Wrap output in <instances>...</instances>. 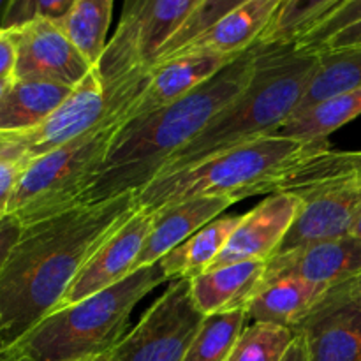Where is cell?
<instances>
[{
	"label": "cell",
	"mask_w": 361,
	"mask_h": 361,
	"mask_svg": "<svg viewBox=\"0 0 361 361\" xmlns=\"http://www.w3.org/2000/svg\"><path fill=\"white\" fill-rule=\"evenodd\" d=\"M76 0H9L0 28L21 27L37 20L62 21Z\"/></svg>",
	"instance_id": "30"
},
{
	"label": "cell",
	"mask_w": 361,
	"mask_h": 361,
	"mask_svg": "<svg viewBox=\"0 0 361 361\" xmlns=\"http://www.w3.org/2000/svg\"><path fill=\"white\" fill-rule=\"evenodd\" d=\"M203 319L190 281L176 279L113 353L118 361H185Z\"/></svg>",
	"instance_id": "8"
},
{
	"label": "cell",
	"mask_w": 361,
	"mask_h": 361,
	"mask_svg": "<svg viewBox=\"0 0 361 361\" xmlns=\"http://www.w3.org/2000/svg\"><path fill=\"white\" fill-rule=\"evenodd\" d=\"M284 4L286 0H247L242 6L219 18L214 25H210L207 30L201 32L171 56L182 53H207L236 59L259 42Z\"/></svg>",
	"instance_id": "17"
},
{
	"label": "cell",
	"mask_w": 361,
	"mask_h": 361,
	"mask_svg": "<svg viewBox=\"0 0 361 361\" xmlns=\"http://www.w3.org/2000/svg\"><path fill=\"white\" fill-rule=\"evenodd\" d=\"M7 4H9V0H0V25H2L4 14H6V9H7Z\"/></svg>",
	"instance_id": "41"
},
{
	"label": "cell",
	"mask_w": 361,
	"mask_h": 361,
	"mask_svg": "<svg viewBox=\"0 0 361 361\" xmlns=\"http://www.w3.org/2000/svg\"><path fill=\"white\" fill-rule=\"evenodd\" d=\"M257 46L173 104L122 123L104 168L81 204L99 203L147 187L171 155L194 140L214 116L235 101L252 80Z\"/></svg>",
	"instance_id": "2"
},
{
	"label": "cell",
	"mask_w": 361,
	"mask_h": 361,
	"mask_svg": "<svg viewBox=\"0 0 361 361\" xmlns=\"http://www.w3.org/2000/svg\"><path fill=\"white\" fill-rule=\"evenodd\" d=\"M73 88L48 81L13 80L0 101V134H23L39 127Z\"/></svg>",
	"instance_id": "21"
},
{
	"label": "cell",
	"mask_w": 361,
	"mask_h": 361,
	"mask_svg": "<svg viewBox=\"0 0 361 361\" xmlns=\"http://www.w3.org/2000/svg\"><path fill=\"white\" fill-rule=\"evenodd\" d=\"M317 55L319 62H317L316 74L296 111L361 87V46L321 51Z\"/></svg>",
	"instance_id": "24"
},
{
	"label": "cell",
	"mask_w": 361,
	"mask_h": 361,
	"mask_svg": "<svg viewBox=\"0 0 361 361\" xmlns=\"http://www.w3.org/2000/svg\"><path fill=\"white\" fill-rule=\"evenodd\" d=\"M87 361H118V358L115 356V353H106V355H101V356H95V358H90Z\"/></svg>",
	"instance_id": "40"
},
{
	"label": "cell",
	"mask_w": 361,
	"mask_h": 361,
	"mask_svg": "<svg viewBox=\"0 0 361 361\" xmlns=\"http://www.w3.org/2000/svg\"><path fill=\"white\" fill-rule=\"evenodd\" d=\"M166 281L159 263L137 268L113 288L53 310L9 351L21 361H87L115 351L137 303Z\"/></svg>",
	"instance_id": "5"
},
{
	"label": "cell",
	"mask_w": 361,
	"mask_h": 361,
	"mask_svg": "<svg viewBox=\"0 0 361 361\" xmlns=\"http://www.w3.org/2000/svg\"><path fill=\"white\" fill-rule=\"evenodd\" d=\"M351 235H353V236H356V238H360V240H361V219H360L358 222H356L355 228H353Z\"/></svg>",
	"instance_id": "42"
},
{
	"label": "cell",
	"mask_w": 361,
	"mask_h": 361,
	"mask_svg": "<svg viewBox=\"0 0 361 361\" xmlns=\"http://www.w3.org/2000/svg\"><path fill=\"white\" fill-rule=\"evenodd\" d=\"M303 200L295 192H275L240 219L214 267L238 261H268L279 252L302 212Z\"/></svg>",
	"instance_id": "14"
},
{
	"label": "cell",
	"mask_w": 361,
	"mask_h": 361,
	"mask_svg": "<svg viewBox=\"0 0 361 361\" xmlns=\"http://www.w3.org/2000/svg\"><path fill=\"white\" fill-rule=\"evenodd\" d=\"M281 361H309V353H307V344L305 338L302 337V334L296 331L295 341L291 342L289 349L286 351V355L282 356Z\"/></svg>",
	"instance_id": "36"
},
{
	"label": "cell",
	"mask_w": 361,
	"mask_h": 361,
	"mask_svg": "<svg viewBox=\"0 0 361 361\" xmlns=\"http://www.w3.org/2000/svg\"><path fill=\"white\" fill-rule=\"evenodd\" d=\"M0 361H20L9 349H2L0 348Z\"/></svg>",
	"instance_id": "39"
},
{
	"label": "cell",
	"mask_w": 361,
	"mask_h": 361,
	"mask_svg": "<svg viewBox=\"0 0 361 361\" xmlns=\"http://www.w3.org/2000/svg\"><path fill=\"white\" fill-rule=\"evenodd\" d=\"M256 46V66L245 90L171 155L157 176L182 171L247 141L274 136L298 109L319 55L296 44Z\"/></svg>",
	"instance_id": "3"
},
{
	"label": "cell",
	"mask_w": 361,
	"mask_h": 361,
	"mask_svg": "<svg viewBox=\"0 0 361 361\" xmlns=\"http://www.w3.org/2000/svg\"><path fill=\"white\" fill-rule=\"evenodd\" d=\"M358 21H361V0H344L334 11H330L323 20L317 21L295 44L298 48L314 53L328 39L334 37L335 34L342 32L344 28L358 23Z\"/></svg>",
	"instance_id": "31"
},
{
	"label": "cell",
	"mask_w": 361,
	"mask_h": 361,
	"mask_svg": "<svg viewBox=\"0 0 361 361\" xmlns=\"http://www.w3.org/2000/svg\"><path fill=\"white\" fill-rule=\"evenodd\" d=\"M249 323L247 309L204 316L185 361H226Z\"/></svg>",
	"instance_id": "26"
},
{
	"label": "cell",
	"mask_w": 361,
	"mask_h": 361,
	"mask_svg": "<svg viewBox=\"0 0 361 361\" xmlns=\"http://www.w3.org/2000/svg\"><path fill=\"white\" fill-rule=\"evenodd\" d=\"M360 281H361V274H360Z\"/></svg>",
	"instance_id": "43"
},
{
	"label": "cell",
	"mask_w": 361,
	"mask_h": 361,
	"mask_svg": "<svg viewBox=\"0 0 361 361\" xmlns=\"http://www.w3.org/2000/svg\"><path fill=\"white\" fill-rule=\"evenodd\" d=\"M243 2H247V0H203L201 6L192 13V16L185 21V25L176 32L175 37L162 48L161 55H159L155 63L169 59L173 53L178 51V49L183 48L187 42H190L194 37H197V35H200L201 32L207 30L210 25H214L219 18H222L224 14H228L229 11L242 6Z\"/></svg>",
	"instance_id": "29"
},
{
	"label": "cell",
	"mask_w": 361,
	"mask_h": 361,
	"mask_svg": "<svg viewBox=\"0 0 361 361\" xmlns=\"http://www.w3.org/2000/svg\"><path fill=\"white\" fill-rule=\"evenodd\" d=\"M122 122H111L30 161L21 173L7 214L23 228L69 212L104 168Z\"/></svg>",
	"instance_id": "7"
},
{
	"label": "cell",
	"mask_w": 361,
	"mask_h": 361,
	"mask_svg": "<svg viewBox=\"0 0 361 361\" xmlns=\"http://www.w3.org/2000/svg\"><path fill=\"white\" fill-rule=\"evenodd\" d=\"M233 60L207 53H182L157 63L152 67L145 87L126 109L123 118L129 122L173 104L207 83Z\"/></svg>",
	"instance_id": "16"
},
{
	"label": "cell",
	"mask_w": 361,
	"mask_h": 361,
	"mask_svg": "<svg viewBox=\"0 0 361 361\" xmlns=\"http://www.w3.org/2000/svg\"><path fill=\"white\" fill-rule=\"evenodd\" d=\"M13 80H14V78H6V80H0V101H2V97L6 95V92L9 90Z\"/></svg>",
	"instance_id": "38"
},
{
	"label": "cell",
	"mask_w": 361,
	"mask_h": 361,
	"mask_svg": "<svg viewBox=\"0 0 361 361\" xmlns=\"http://www.w3.org/2000/svg\"><path fill=\"white\" fill-rule=\"evenodd\" d=\"M233 203L226 197H190L154 212L150 233L137 257V268L150 267L187 238L224 215Z\"/></svg>",
	"instance_id": "18"
},
{
	"label": "cell",
	"mask_w": 361,
	"mask_h": 361,
	"mask_svg": "<svg viewBox=\"0 0 361 361\" xmlns=\"http://www.w3.org/2000/svg\"><path fill=\"white\" fill-rule=\"evenodd\" d=\"M291 328L268 323H252L243 330L226 361H281L295 341Z\"/></svg>",
	"instance_id": "28"
},
{
	"label": "cell",
	"mask_w": 361,
	"mask_h": 361,
	"mask_svg": "<svg viewBox=\"0 0 361 361\" xmlns=\"http://www.w3.org/2000/svg\"><path fill=\"white\" fill-rule=\"evenodd\" d=\"M344 0H286L257 44H295L314 25Z\"/></svg>",
	"instance_id": "27"
},
{
	"label": "cell",
	"mask_w": 361,
	"mask_h": 361,
	"mask_svg": "<svg viewBox=\"0 0 361 361\" xmlns=\"http://www.w3.org/2000/svg\"><path fill=\"white\" fill-rule=\"evenodd\" d=\"M295 331L305 338L309 361H361V281L334 286Z\"/></svg>",
	"instance_id": "10"
},
{
	"label": "cell",
	"mask_w": 361,
	"mask_h": 361,
	"mask_svg": "<svg viewBox=\"0 0 361 361\" xmlns=\"http://www.w3.org/2000/svg\"><path fill=\"white\" fill-rule=\"evenodd\" d=\"M361 274V240L348 235L342 238L305 243L267 261L264 282L295 277L317 284L334 286L348 282Z\"/></svg>",
	"instance_id": "15"
},
{
	"label": "cell",
	"mask_w": 361,
	"mask_h": 361,
	"mask_svg": "<svg viewBox=\"0 0 361 361\" xmlns=\"http://www.w3.org/2000/svg\"><path fill=\"white\" fill-rule=\"evenodd\" d=\"M111 13L113 0H76L69 14L59 21L67 37L94 67L108 44Z\"/></svg>",
	"instance_id": "25"
},
{
	"label": "cell",
	"mask_w": 361,
	"mask_h": 361,
	"mask_svg": "<svg viewBox=\"0 0 361 361\" xmlns=\"http://www.w3.org/2000/svg\"><path fill=\"white\" fill-rule=\"evenodd\" d=\"M360 46H361V21L351 25V27L344 28V30L338 32V34H335L334 37L328 39V41L324 42V44H321L314 53L331 51V49L360 48Z\"/></svg>",
	"instance_id": "34"
},
{
	"label": "cell",
	"mask_w": 361,
	"mask_h": 361,
	"mask_svg": "<svg viewBox=\"0 0 361 361\" xmlns=\"http://www.w3.org/2000/svg\"><path fill=\"white\" fill-rule=\"evenodd\" d=\"M136 210V192H127L23 228L0 271V348L59 309L88 257Z\"/></svg>",
	"instance_id": "1"
},
{
	"label": "cell",
	"mask_w": 361,
	"mask_h": 361,
	"mask_svg": "<svg viewBox=\"0 0 361 361\" xmlns=\"http://www.w3.org/2000/svg\"><path fill=\"white\" fill-rule=\"evenodd\" d=\"M203 0H123L118 27L95 66L113 118L123 113L145 87L162 48Z\"/></svg>",
	"instance_id": "6"
},
{
	"label": "cell",
	"mask_w": 361,
	"mask_h": 361,
	"mask_svg": "<svg viewBox=\"0 0 361 361\" xmlns=\"http://www.w3.org/2000/svg\"><path fill=\"white\" fill-rule=\"evenodd\" d=\"M330 148L328 140L267 136L247 141L196 166L154 178L136 192L137 208L155 212L201 196L236 203L259 194L286 192L293 180Z\"/></svg>",
	"instance_id": "4"
},
{
	"label": "cell",
	"mask_w": 361,
	"mask_h": 361,
	"mask_svg": "<svg viewBox=\"0 0 361 361\" xmlns=\"http://www.w3.org/2000/svg\"><path fill=\"white\" fill-rule=\"evenodd\" d=\"M361 115V87L317 102L310 108L293 113L291 118L274 136L296 140H328L331 133Z\"/></svg>",
	"instance_id": "23"
},
{
	"label": "cell",
	"mask_w": 361,
	"mask_h": 361,
	"mask_svg": "<svg viewBox=\"0 0 361 361\" xmlns=\"http://www.w3.org/2000/svg\"><path fill=\"white\" fill-rule=\"evenodd\" d=\"M14 62H16V51L9 30L0 28V80L13 78Z\"/></svg>",
	"instance_id": "35"
},
{
	"label": "cell",
	"mask_w": 361,
	"mask_h": 361,
	"mask_svg": "<svg viewBox=\"0 0 361 361\" xmlns=\"http://www.w3.org/2000/svg\"><path fill=\"white\" fill-rule=\"evenodd\" d=\"M18 360H20V358H18ZM20 361H21V360H20Z\"/></svg>",
	"instance_id": "44"
},
{
	"label": "cell",
	"mask_w": 361,
	"mask_h": 361,
	"mask_svg": "<svg viewBox=\"0 0 361 361\" xmlns=\"http://www.w3.org/2000/svg\"><path fill=\"white\" fill-rule=\"evenodd\" d=\"M267 274V261H238L208 268L190 279L194 303L203 316L249 309L261 291Z\"/></svg>",
	"instance_id": "19"
},
{
	"label": "cell",
	"mask_w": 361,
	"mask_h": 361,
	"mask_svg": "<svg viewBox=\"0 0 361 361\" xmlns=\"http://www.w3.org/2000/svg\"><path fill=\"white\" fill-rule=\"evenodd\" d=\"M291 192L302 197L303 207L279 252L351 235L361 219V169L341 173Z\"/></svg>",
	"instance_id": "9"
},
{
	"label": "cell",
	"mask_w": 361,
	"mask_h": 361,
	"mask_svg": "<svg viewBox=\"0 0 361 361\" xmlns=\"http://www.w3.org/2000/svg\"><path fill=\"white\" fill-rule=\"evenodd\" d=\"M242 215H221L157 261L168 281L194 279L214 267Z\"/></svg>",
	"instance_id": "22"
},
{
	"label": "cell",
	"mask_w": 361,
	"mask_h": 361,
	"mask_svg": "<svg viewBox=\"0 0 361 361\" xmlns=\"http://www.w3.org/2000/svg\"><path fill=\"white\" fill-rule=\"evenodd\" d=\"M154 212L137 208L118 229L94 250L67 289L60 307L81 302L113 288L137 270V257L150 233Z\"/></svg>",
	"instance_id": "13"
},
{
	"label": "cell",
	"mask_w": 361,
	"mask_h": 361,
	"mask_svg": "<svg viewBox=\"0 0 361 361\" xmlns=\"http://www.w3.org/2000/svg\"><path fill=\"white\" fill-rule=\"evenodd\" d=\"M30 164L21 145L13 137V145L0 154V217L7 215L11 196H13L21 173Z\"/></svg>",
	"instance_id": "32"
},
{
	"label": "cell",
	"mask_w": 361,
	"mask_h": 361,
	"mask_svg": "<svg viewBox=\"0 0 361 361\" xmlns=\"http://www.w3.org/2000/svg\"><path fill=\"white\" fill-rule=\"evenodd\" d=\"M330 289V286L295 277L264 282L247 309L249 323H268L296 330Z\"/></svg>",
	"instance_id": "20"
},
{
	"label": "cell",
	"mask_w": 361,
	"mask_h": 361,
	"mask_svg": "<svg viewBox=\"0 0 361 361\" xmlns=\"http://www.w3.org/2000/svg\"><path fill=\"white\" fill-rule=\"evenodd\" d=\"M9 32L16 51L14 80L48 81L73 88L94 69L59 21L37 20Z\"/></svg>",
	"instance_id": "11"
},
{
	"label": "cell",
	"mask_w": 361,
	"mask_h": 361,
	"mask_svg": "<svg viewBox=\"0 0 361 361\" xmlns=\"http://www.w3.org/2000/svg\"><path fill=\"white\" fill-rule=\"evenodd\" d=\"M21 231H23V226L18 222L14 215L7 214L0 217V271H2L13 247L16 245Z\"/></svg>",
	"instance_id": "33"
},
{
	"label": "cell",
	"mask_w": 361,
	"mask_h": 361,
	"mask_svg": "<svg viewBox=\"0 0 361 361\" xmlns=\"http://www.w3.org/2000/svg\"><path fill=\"white\" fill-rule=\"evenodd\" d=\"M111 122L122 120L111 116L102 81L94 67L41 126L28 133L13 134V137L34 161Z\"/></svg>",
	"instance_id": "12"
},
{
	"label": "cell",
	"mask_w": 361,
	"mask_h": 361,
	"mask_svg": "<svg viewBox=\"0 0 361 361\" xmlns=\"http://www.w3.org/2000/svg\"><path fill=\"white\" fill-rule=\"evenodd\" d=\"M13 145V134H0V154Z\"/></svg>",
	"instance_id": "37"
}]
</instances>
